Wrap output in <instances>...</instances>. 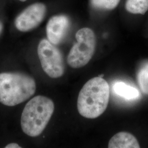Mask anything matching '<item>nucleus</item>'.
<instances>
[{
  "label": "nucleus",
  "mask_w": 148,
  "mask_h": 148,
  "mask_svg": "<svg viewBox=\"0 0 148 148\" xmlns=\"http://www.w3.org/2000/svg\"><path fill=\"white\" fill-rule=\"evenodd\" d=\"M110 97V88L103 77L88 80L79 92L77 109L82 116L93 119L106 111Z\"/></svg>",
  "instance_id": "1"
},
{
  "label": "nucleus",
  "mask_w": 148,
  "mask_h": 148,
  "mask_svg": "<svg viewBox=\"0 0 148 148\" xmlns=\"http://www.w3.org/2000/svg\"><path fill=\"white\" fill-rule=\"evenodd\" d=\"M54 110V103L47 97L38 95L32 98L27 103L21 114L23 131L32 137L40 135L47 126Z\"/></svg>",
  "instance_id": "2"
},
{
  "label": "nucleus",
  "mask_w": 148,
  "mask_h": 148,
  "mask_svg": "<svg viewBox=\"0 0 148 148\" xmlns=\"http://www.w3.org/2000/svg\"><path fill=\"white\" fill-rule=\"evenodd\" d=\"M36 91L32 77L21 73L0 74V103L13 106L28 99Z\"/></svg>",
  "instance_id": "3"
},
{
  "label": "nucleus",
  "mask_w": 148,
  "mask_h": 148,
  "mask_svg": "<svg viewBox=\"0 0 148 148\" xmlns=\"http://www.w3.org/2000/svg\"><path fill=\"white\" fill-rule=\"evenodd\" d=\"M76 42L71 48L67 62L74 69L85 66L93 56L96 47V37L93 31L88 27L81 29L76 34Z\"/></svg>",
  "instance_id": "4"
},
{
  "label": "nucleus",
  "mask_w": 148,
  "mask_h": 148,
  "mask_svg": "<svg viewBox=\"0 0 148 148\" xmlns=\"http://www.w3.org/2000/svg\"><path fill=\"white\" fill-rule=\"evenodd\" d=\"M38 56L45 73L57 79L63 75L65 66L63 58L58 49L47 40L43 39L37 48Z\"/></svg>",
  "instance_id": "5"
},
{
  "label": "nucleus",
  "mask_w": 148,
  "mask_h": 148,
  "mask_svg": "<svg viewBox=\"0 0 148 148\" xmlns=\"http://www.w3.org/2000/svg\"><path fill=\"white\" fill-rule=\"evenodd\" d=\"M46 12V7L42 3H35L27 7L16 18L15 25L22 32L32 30L43 21Z\"/></svg>",
  "instance_id": "6"
},
{
  "label": "nucleus",
  "mask_w": 148,
  "mask_h": 148,
  "mask_svg": "<svg viewBox=\"0 0 148 148\" xmlns=\"http://www.w3.org/2000/svg\"><path fill=\"white\" fill-rule=\"evenodd\" d=\"M69 27L68 18L64 15L53 16L48 21L46 33L48 40L54 45L62 42Z\"/></svg>",
  "instance_id": "7"
},
{
  "label": "nucleus",
  "mask_w": 148,
  "mask_h": 148,
  "mask_svg": "<svg viewBox=\"0 0 148 148\" xmlns=\"http://www.w3.org/2000/svg\"><path fill=\"white\" fill-rule=\"evenodd\" d=\"M109 148H139L137 139L132 134L126 132L117 133L111 138L108 144Z\"/></svg>",
  "instance_id": "8"
},
{
  "label": "nucleus",
  "mask_w": 148,
  "mask_h": 148,
  "mask_svg": "<svg viewBox=\"0 0 148 148\" xmlns=\"http://www.w3.org/2000/svg\"><path fill=\"white\" fill-rule=\"evenodd\" d=\"M113 90L116 95L126 99H137L139 96L138 90L123 82L115 83L113 86Z\"/></svg>",
  "instance_id": "9"
},
{
  "label": "nucleus",
  "mask_w": 148,
  "mask_h": 148,
  "mask_svg": "<svg viewBox=\"0 0 148 148\" xmlns=\"http://www.w3.org/2000/svg\"><path fill=\"white\" fill-rule=\"evenodd\" d=\"M126 8L134 14H144L148 11V0H127Z\"/></svg>",
  "instance_id": "10"
},
{
  "label": "nucleus",
  "mask_w": 148,
  "mask_h": 148,
  "mask_svg": "<svg viewBox=\"0 0 148 148\" xmlns=\"http://www.w3.org/2000/svg\"><path fill=\"white\" fill-rule=\"evenodd\" d=\"M137 81L143 93L148 95V62L143 64L137 73Z\"/></svg>",
  "instance_id": "11"
},
{
  "label": "nucleus",
  "mask_w": 148,
  "mask_h": 148,
  "mask_svg": "<svg viewBox=\"0 0 148 148\" xmlns=\"http://www.w3.org/2000/svg\"><path fill=\"white\" fill-rule=\"evenodd\" d=\"M120 0H92V4L95 8L111 10L116 8L119 5Z\"/></svg>",
  "instance_id": "12"
},
{
  "label": "nucleus",
  "mask_w": 148,
  "mask_h": 148,
  "mask_svg": "<svg viewBox=\"0 0 148 148\" xmlns=\"http://www.w3.org/2000/svg\"><path fill=\"white\" fill-rule=\"evenodd\" d=\"M5 148H21V147L17 144L14 143H10L5 146Z\"/></svg>",
  "instance_id": "13"
},
{
  "label": "nucleus",
  "mask_w": 148,
  "mask_h": 148,
  "mask_svg": "<svg viewBox=\"0 0 148 148\" xmlns=\"http://www.w3.org/2000/svg\"><path fill=\"white\" fill-rule=\"evenodd\" d=\"M2 30H3V24L1 21H0V35L2 32Z\"/></svg>",
  "instance_id": "14"
},
{
  "label": "nucleus",
  "mask_w": 148,
  "mask_h": 148,
  "mask_svg": "<svg viewBox=\"0 0 148 148\" xmlns=\"http://www.w3.org/2000/svg\"><path fill=\"white\" fill-rule=\"evenodd\" d=\"M20 1H21V2H25V1H26L27 0H19Z\"/></svg>",
  "instance_id": "15"
}]
</instances>
